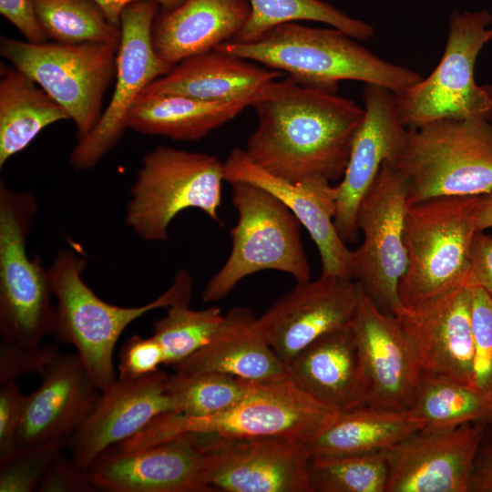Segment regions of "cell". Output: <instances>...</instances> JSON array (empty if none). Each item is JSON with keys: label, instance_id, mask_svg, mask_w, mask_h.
<instances>
[{"label": "cell", "instance_id": "836d02e7", "mask_svg": "<svg viewBox=\"0 0 492 492\" xmlns=\"http://www.w3.org/2000/svg\"><path fill=\"white\" fill-rule=\"evenodd\" d=\"M251 384V381L221 373L173 374L169 382L172 412L186 417L225 412L245 396Z\"/></svg>", "mask_w": 492, "mask_h": 492}, {"label": "cell", "instance_id": "e575fe53", "mask_svg": "<svg viewBox=\"0 0 492 492\" xmlns=\"http://www.w3.org/2000/svg\"><path fill=\"white\" fill-rule=\"evenodd\" d=\"M313 492H385L388 465L384 451L344 456H311Z\"/></svg>", "mask_w": 492, "mask_h": 492}, {"label": "cell", "instance_id": "8992f818", "mask_svg": "<svg viewBox=\"0 0 492 492\" xmlns=\"http://www.w3.org/2000/svg\"><path fill=\"white\" fill-rule=\"evenodd\" d=\"M231 200L238 213L231 229V250L221 268L207 282L201 299L213 302L227 297L243 278L264 270L282 272L296 282L311 278L302 239V224L273 194L237 181Z\"/></svg>", "mask_w": 492, "mask_h": 492}, {"label": "cell", "instance_id": "7dc6e473", "mask_svg": "<svg viewBox=\"0 0 492 492\" xmlns=\"http://www.w3.org/2000/svg\"><path fill=\"white\" fill-rule=\"evenodd\" d=\"M492 227V191L481 195L477 214V230L484 231Z\"/></svg>", "mask_w": 492, "mask_h": 492}, {"label": "cell", "instance_id": "7a4b0ae2", "mask_svg": "<svg viewBox=\"0 0 492 492\" xmlns=\"http://www.w3.org/2000/svg\"><path fill=\"white\" fill-rule=\"evenodd\" d=\"M357 41L334 27L288 22L251 41H228L214 50L287 73L301 85L333 92L342 80L395 93L422 78L416 71L381 58Z\"/></svg>", "mask_w": 492, "mask_h": 492}, {"label": "cell", "instance_id": "7402d4cb", "mask_svg": "<svg viewBox=\"0 0 492 492\" xmlns=\"http://www.w3.org/2000/svg\"><path fill=\"white\" fill-rule=\"evenodd\" d=\"M169 377L160 369L141 377H118L68 441L74 461L88 470L104 451L134 436L156 416L172 412Z\"/></svg>", "mask_w": 492, "mask_h": 492}, {"label": "cell", "instance_id": "ee69618b", "mask_svg": "<svg viewBox=\"0 0 492 492\" xmlns=\"http://www.w3.org/2000/svg\"><path fill=\"white\" fill-rule=\"evenodd\" d=\"M467 286L480 287L492 297V236L483 231L473 239Z\"/></svg>", "mask_w": 492, "mask_h": 492}, {"label": "cell", "instance_id": "1f68e13d", "mask_svg": "<svg viewBox=\"0 0 492 492\" xmlns=\"http://www.w3.org/2000/svg\"><path fill=\"white\" fill-rule=\"evenodd\" d=\"M251 15L230 41H251L271 28L288 22L314 21L337 28L349 36L368 40L374 35V26L354 18L323 0H249Z\"/></svg>", "mask_w": 492, "mask_h": 492}, {"label": "cell", "instance_id": "83f0119b", "mask_svg": "<svg viewBox=\"0 0 492 492\" xmlns=\"http://www.w3.org/2000/svg\"><path fill=\"white\" fill-rule=\"evenodd\" d=\"M252 103L251 99L210 102L180 95L140 93L127 115L126 127L145 135L195 141Z\"/></svg>", "mask_w": 492, "mask_h": 492}, {"label": "cell", "instance_id": "44dd1931", "mask_svg": "<svg viewBox=\"0 0 492 492\" xmlns=\"http://www.w3.org/2000/svg\"><path fill=\"white\" fill-rule=\"evenodd\" d=\"M224 179L261 187L282 200L308 231L322 261V274L351 278L354 251L340 237L335 225L336 185L314 179L293 183L253 163L244 149H234L223 161Z\"/></svg>", "mask_w": 492, "mask_h": 492}, {"label": "cell", "instance_id": "ac0fdd59", "mask_svg": "<svg viewBox=\"0 0 492 492\" xmlns=\"http://www.w3.org/2000/svg\"><path fill=\"white\" fill-rule=\"evenodd\" d=\"M363 96L364 119L354 137L344 173L336 185L334 225L345 243L358 241L357 213L361 200L383 163L395 162L408 133L398 117L392 91L364 85Z\"/></svg>", "mask_w": 492, "mask_h": 492}, {"label": "cell", "instance_id": "2e32d148", "mask_svg": "<svg viewBox=\"0 0 492 492\" xmlns=\"http://www.w3.org/2000/svg\"><path fill=\"white\" fill-rule=\"evenodd\" d=\"M359 291L354 280L332 275L297 282L257 317L258 326L286 364L320 336L352 323Z\"/></svg>", "mask_w": 492, "mask_h": 492}, {"label": "cell", "instance_id": "f35d334b", "mask_svg": "<svg viewBox=\"0 0 492 492\" xmlns=\"http://www.w3.org/2000/svg\"><path fill=\"white\" fill-rule=\"evenodd\" d=\"M60 354L53 343L26 344L1 340L0 385L15 383L24 375H40Z\"/></svg>", "mask_w": 492, "mask_h": 492}, {"label": "cell", "instance_id": "4dcf8cb0", "mask_svg": "<svg viewBox=\"0 0 492 492\" xmlns=\"http://www.w3.org/2000/svg\"><path fill=\"white\" fill-rule=\"evenodd\" d=\"M409 411L424 428L453 427L492 420V395L474 386L430 374H423Z\"/></svg>", "mask_w": 492, "mask_h": 492}, {"label": "cell", "instance_id": "f1b7e54d", "mask_svg": "<svg viewBox=\"0 0 492 492\" xmlns=\"http://www.w3.org/2000/svg\"><path fill=\"white\" fill-rule=\"evenodd\" d=\"M423 422L409 410L363 406L342 412L319 436L305 443L311 456H344L385 451Z\"/></svg>", "mask_w": 492, "mask_h": 492}, {"label": "cell", "instance_id": "ab89813d", "mask_svg": "<svg viewBox=\"0 0 492 492\" xmlns=\"http://www.w3.org/2000/svg\"><path fill=\"white\" fill-rule=\"evenodd\" d=\"M165 364V353L159 342L153 337L133 335L122 345L118 364V377H141L159 370Z\"/></svg>", "mask_w": 492, "mask_h": 492}, {"label": "cell", "instance_id": "b9f144b4", "mask_svg": "<svg viewBox=\"0 0 492 492\" xmlns=\"http://www.w3.org/2000/svg\"><path fill=\"white\" fill-rule=\"evenodd\" d=\"M0 386V458H3L18 446L17 436L26 395L15 383Z\"/></svg>", "mask_w": 492, "mask_h": 492}, {"label": "cell", "instance_id": "d590c367", "mask_svg": "<svg viewBox=\"0 0 492 492\" xmlns=\"http://www.w3.org/2000/svg\"><path fill=\"white\" fill-rule=\"evenodd\" d=\"M223 320L224 314L215 306L193 310L179 303L169 307L152 327V336L164 350L165 365L174 366L209 343Z\"/></svg>", "mask_w": 492, "mask_h": 492}, {"label": "cell", "instance_id": "30bf717a", "mask_svg": "<svg viewBox=\"0 0 492 492\" xmlns=\"http://www.w3.org/2000/svg\"><path fill=\"white\" fill-rule=\"evenodd\" d=\"M119 44L32 43L1 36L0 54L32 78L68 114L76 138L99 121L104 96L116 78Z\"/></svg>", "mask_w": 492, "mask_h": 492}, {"label": "cell", "instance_id": "ba28073f", "mask_svg": "<svg viewBox=\"0 0 492 492\" xmlns=\"http://www.w3.org/2000/svg\"><path fill=\"white\" fill-rule=\"evenodd\" d=\"M223 162L217 157L167 146L144 155L130 188L126 224L142 241H166L173 219L197 209L219 221Z\"/></svg>", "mask_w": 492, "mask_h": 492}, {"label": "cell", "instance_id": "9c48e42d", "mask_svg": "<svg viewBox=\"0 0 492 492\" xmlns=\"http://www.w3.org/2000/svg\"><path fill=\"white\" fill-rule=\"evenodd\" d=\"M38 205L34 194L0 180L1 340L37 344L52 334L54 296L48 268L29 257L27 238Z\"/></svg>", "mask_w": 492, "mask_h": 492}, {"label": "cell", "instance_id": "8fae6325", "mask_svg": "<svg viewBox=\"0 0 492 492\" xmlns=\"http://www.w3.org/2000/svg\"><path fill=\"white\" fill-rule=\"evenodd\" d=\"M407 183L388 161L361 200L357 225L362 244L354 251L351 278L384 313L401 304L398 285L407 268L405 224Z\"/></svg>", "mask_w": 492, "mask_h": 492}, {"label": "cell", "instance_id": "4fadbf2b", "mask_svg": "<svg viewBox=\"0 0 492 492\" xmlns=\"http://www.w3.org/2000/svg\"><path fill=\"white\" fill-rule=\"evenodd\" d=\"M336 409L300 389L288 375L252 382L231 409L187 417L186 431L233 438H286L307 443L339 415Z\"/></svg>", "mask_w": 492, "mask_h": 492}, {"label": "cell", "instance_id": "9a60e30c", "mask_svg": "<svg viewBox=\"0 0 492 492\" xmlns=\"http://www.w3.org/2000/svg\"><path fill=\"white\" fill-rule=\"evenodd\" d=\"M486 423L423 428L385 450V492H470Z\"/></svg>", "mask_w": 492, "mask_h": 492}, {"label": "cell", "instance_id": "484cf974", "mask_svg": "<svg viewBox=\"0 0 492 492\" xmlns=\"http://www.w3.org/2000/svg\"><path fill=\"white\" fill-rule=\"evenodd\" d=\"M283 76V72L213 49L181 61L141 93L210 102L254 101L264 86Z\"/></svg>", "mask_w": 492, "mask_h": 492}, {"label": "cell", "instance_id": "d6986e66", "mask_svg": "<svg viewBox=\"0 0 492 492\" xmlns=\"http://www.w3.org/2000/svg\"><path fill=\"white\" fill-rule=\"evenodd\" d=\"M359 290L351 326L369 382L368 405L409 410L423 376L415 352L396 317Z\"/></svg>", "mask_w": 492, "mask_h": 492}, {"label": "cell", "instance_id": "7c38bea8", "mask_svg": "<svg viewBox=\"0 0 492 492\" xmlns=\"http://www.w3.org/2000/svg\"><path fill=\"white\" fill-rule=\"evenodd\" d=\"M159 10L153 0L137 1L124 8L113 95L96 127L71 150L68 162L75 169L93 168L118 144L137 97L150 82L174 67L157 55L152 45V24Z\"/></svg>", "mask_w": 492, "mask_h": 492}, {"label": "cell", "instance_id": "277c9868", "mask_svg": "<svg viewBox=\"0 0 492 492\" xmlns=\"http://www.w3.org/2000/svg\"><path fill=\"white\" fill-rule=\"evenodd\" d=\"M480 200L481 195L446 196L408 206L401 304L415 307L467 286Z\"/></svg>", "mask_w": 492, "mask_h": 492}, {"label": "cell", "instance_id": "e0dca14e", "mask_svg": "<svg viewBox=\"0 0 492 492\" xmlns=\"http://www.w3.org/2000/svg\"><path fill=\"white\" fill-rule=\"evenodd\" d=\"M204 434L187 432L146 448L104 451L88 468L107 492H210L202 482Z\"/></svg>", "mask_w": 492, "mask_h": 492}, {"label": "cell", "instance_id": "d6a6232c", "mask_svg": "<svg viewBox=\"0 0 492 492\" xmlns=\"http://www.w3.org/2000/svg\"><path fill=\"white\" fill-rule=\"evenodd\" d=\"M47 39L64 45L119 44L120 26L112 25L93 0H33Z\"/></svg>", "mask_w": 492, "mask_h": 492}, {"label": "cell", "instance_id": "5bb4252c", "mask_svg": "<svg viewBox=\"0 0 492 492\" xmlns=\"http://www.w3.org/2000/svg\"><path fill=\"white\" fill-rule=\"evenodd\" d=\"M310 458L293 439L204 434L201 477L210 492H313Z\"/></svg>", "mask_w": 492, "mask_h": 492}, {"label": "cell", "instance_id": "6da1fadb", "mask_svg": "<svg viewBox=\"0 0 492 492\" xmlns=\"http://www.w3.org/2000/svg\"><path fill=\"white\" fill-rule=\"evenodd\" d=\"M251 107L257 127L244 150L253 163L293 183L341 180L364 107L289 76L264 86Z\"/></svg>", "mask_w": 492, "mask_h": 492}, {"label": "cell", "instance_id": "52a82bcc", "mask_svg": "<svg viewBox=\"0 0 492 492\" xmlns=\"http://www.w3.org/2000/svg\"><path fill=\"white\" fill-rule=\"evenodd\" d=\"M491 40L490 12H452L445 50L436 68L393 93L401 122L407 128L442 118L492 122V84L480 85L475 78L477 59Z\"/></svg>", "mask_w": 492, "mask_h": 492}, {"label": "cell", "instance_id": "74e56055", "mask_svg": "<svg viewBox=\"0 0 492 492\" xmlns=\"http://www.w3.org/2000/svg\"><path fill=\"white\" fill-rule=\"evenodd\" d=\"M471 325L473 386L492 395V297L477 286L471 287Z\"/></svg>", "mask_w": 492, "mask_h": 492}, {"label": "cell", "instance_id": "4316f807", "mask_svg": "<svg viewBox=\"0 0 492 492\" xmlns=\"http://www.w3.org/2000/svg\"><path fill=\"white\" fill-rule=\"evenodd\" d=\"M178 375L221 373L251 382H265L287 375L285 364L276 355L261 332L257 317L238 306L224 314L211 341L172 366Z\"/></svg>", "mask_w": 492, "mask_h": 492}, {"label": "cell", "instance_id": "5b68a950", "mask_svg": "<svg viewBox=\"0 0 492 492\" xmlns=\"http://www.w3.org/2000/svg\"><path fill=\"white\" fill-rule=\"evenodd\" d=\"M407 183L408 205L492 191V122L436 119L408 128L392 164Z\"/></svg>", "mask_w": 492, "mask_h": 492}, {"label": "cell", "instance_id": "ffe728a7", "mask_svg": "<svg viewBox=\"0 0 492 492\" xmlns=\"http://www.w3.org/2000/svg\"><path fill=\"white\" fill-rule=\"evenodd\" d=\"M394 315L412 345L423 374L473 386L471 287L415 307L400 304Z\"/></svg>", "mask_w": 492, "mask_h": 492}, {"label": "cell", "instance_id": "f546056e", "mask_svg": "<svg viewBox=\"0 0 492 492\" xmlns=\"http://www.w3.org/2000/svg\"><path fill=\"white\" fill-rule=\"evenodd\" d=\"M69 119L67 111L32 78L0 65V168L46 127Z\"/></svg>", "mask_w": 492, "mask_h": 492}, {"label": "cell", "instance_id": "7bdbcfd3", "mask_svg": "<svg viewBox=\"0 0 492 492\" xmlns=\"http://www.w3.org/2000/svg\"><path fill=\"white\" fill-rule=\"evenodd\" d=\"M0 14L19 30L26 41H47L36 18L33 0H0Z\"/></svg>", "mask_w": 492, "mask_h": 492}, {"label": "cell", "instance_id": "cb8c5ba5", "mask_svg": "<svg viewBox=\"0 0 492 492\" xmlns=\"http://www.w3.org/2000/svg\"><path fill=\"white\" fill-rule=\"evenodd\" d=\"M285 365L300 389L340 413L368 405L369 382L351 324L320 336Z\"/></svg>", "mask_w": 492, "mask_h": 492}, {"label": "cell", "instance_id": "3957f363", "mask_svg": "<svg viewBox=\"0 0 492 492\" xmlns=\"http://www.w3.org/2000/svg\"><path fill=\"white\" fill-rule=\"evenodd\" d=\"M87 260L71 249L60 250L48 268L56 299L52 334L74 346L97 386L104 391L116 380L113 354L125 329L147 313L179 303L190 304L193 278L178 271L170 287L153 301L136 307L108 303L82 278Z\"/></svg>", "mask_w": 492, "mask_h": 492}, {"label": "cell", "instance_id": "f6af8a7d", "mask_svg": "<svg viewBox=\"0 0 492 492\" xmlns=\"http://www.w3.org/2000/svg\"><path fill=\"white\" fill-rule=\"evenodd\" d=\"M470 492H492V420L485 425L475 457Z\"/></svg>", "mask_w": 492, "mask_h": 492}, {"label": "cell", "instance_id": "8d00e7d4", "mask_svg": "<svg viewBox=\"0 0 492 492\" xmlns=\"http://www.w3.org/2000/svg\"><path fill=\"white\" fill-rule=\"evenodd\" d=\"M62 446H17L11 454L0 458V492L37 491Z\"/></svg>", "mask_w": 492, "mask_h": 492}, {"label": "cell", "instance_id": "d4e9b609", "mask_svg": "<svg viewBox=\"0 0 492 492\" xmlns=\"http://www.w3.org/2000/svg\"><path fill=\"white\" fill-rule=\"evenodd\" d=\"M251 15L249 0H185L157 14L151 28L157 55L175 67L231 40Z\"/></svg>", "mask_w": 492, "mask_h": 492}, {"label": "cell", "instance_id": "603a6c76", "mask_svg": "<svg viewBox=\"0 0 492 492\" xmlns=\"http://www.w3.org/2000/svg\"><path fill=\"white\" fill-rule=\"evenodd\" d=\"M39 376L40 385L26 397L18 446L69 441L102 393L77 354H60Z\"/></svg>", "mask_w": 492, "mask_h": 492}, {"label": "cell", "instance_id": "60d3db41", "mask_svg": "<svg viewBox=\"0 0 492 492\" xmlns=\"http://www.w3.org/2000/svg\"><path fill=\"white\" fill-rule=\"evenodd\" d=\"M98 490L88 470L78 466L74 459L62 453L55 456L43 477L38 492H93Z\"/></svg>", "mask_w": 492, "mask_h": 492}, {"label": "cell", "instance_id": "bcb514c9", "mask_svg": "<svg viewBox=\"0 0 492 492\" xmlns=\"http://www.w3.org/2000/svg\"><path fill=\"white\" fill-rule=\"evenodd\" d=\"M102 10L106 18L112 25L120 26V16L124 8L131 3L140 0H93ZM159 3L160 10H172L185 0H153Z\"/></svg>", "mask_w": 492, "mask_h": 492}]
</instances>
